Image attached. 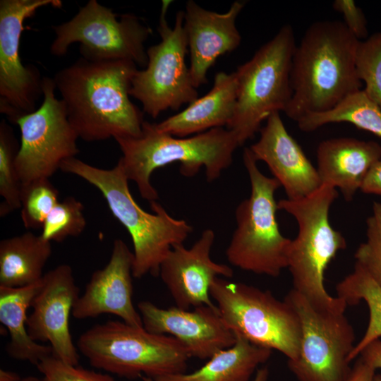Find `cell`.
Returning <instances> with one entry per match:
<instances>
[{"mask_svg":"<svg viewBox=\"0 0 381 381\" xmlns=\"http://www.w3.org/2000/svg\"><path fill=\"white\" fill-rule=\"evenodd\" d=\"M337 196L335 188L322 184L307 197L280 200L277 207L292 215L298 224V234L291 240L288 255L292 289L319 310L344 313L346 301L332 296L324 284L329 264L346 247L345 238L329 219L330 207Z\"/></svg>","mask_w":381,"mask_h":381,"instance_id":"obj_5","label":"cell"},{"mask_svg":"<svg viewBox=\"0 0 381 381\" xmlns=\"http://www.w3.org/2000/svg\"><path fill=\"white\" fill-rule=\"evenodd\" d=\"M210 296L232 332L251 344L277 350L288 361L297 358L301 337L299 318L284 299L268 290L217 277Z\"/></svg>","mask_w":381,"mask_h":381,"instance_id":"obj_9","label":"cell"},{"mask_svg":"<svg viewBox=\"0 0 381 381\" xmlns=\"http://www.w3.org/2000/svg\"><path fill=\"white\" fill-rule=\"evenodd\" d=\"M59 191L49 179H39L22 183L20 215L27 229H40L59 202Z\"/></svg>","mask_w":381,"mask_h":381,"instance_id":"obj_29","label":"cell"},{"mask_svg":"<svg viewBox=\"0 0 381 381\" xmlns=\"http://www.w3.org/2000/svg\"><path fill=\"white\" fill-rule=\"evenodd\" d=\"M381 160V145L373 140L341 137L322 140L317 148V171L322 185L339 188L351 201L371 168Z\"/></svg>","mask_w":381,"mask_h":381,"instance_id":"obj_21","label":"cell"},{"mask_svg":"<svg viewBox=\"0 0 381 381\" xmlns=\"http://www.w3.org/2000/svg\"><path fill=\"white\" fill-rule=\"evenodd\" d=\"M42 279L22 287L0 286V322L10 335L6 351L10 357L35 365L52 355V347L34 341L27 329V310L41 286Z\"/></svg>","mask_w":381,"mask_h":381,"instance_id":"obj_23","label":"cell"},{"mask_svg":"<svg viewBox=\"0 0 381 381\" xmlns=\"http://www.w3.org/2000/svg\"><path fill=\"white\" fill-rule=\"evenodd\" d=\"M171 2L162 1L157 28L161 40L146 50L147 66L136 71L130 90L131 97L138 99L143 111L153 119L166 110H177L198 98L186 62L188 50L184 12H177L174 25L171 28L167 13Z\"/></svg>","mask_w":381,"mask_h":381,"instance_id":"obj_10","label":"cell"},{"mask_svg":"<svg viewBox=\"0 0 381 381\" xmlns=\"http://www.w3.org/2000/svg\"><path fill=\"white\" fill-rule=\"evenodd\" d=\"M214 238V231L205 229L190 248L175 246L161 262L159 275L178 308L216 306L210 293L213 281L219 276L232 277L229 266L210 258Z\"/></svg>","mask_w":381,"mask_h":381,"instance_id":"obj_17","label":"cell"},{"mask_svg":"<svg viewBox=\"0 0 381 381\" xmlns=\"http://www.w3.org/2000/svg\"><path fill=\"white\" fill-rule=\"evenodd\" d=\"M246 4L245 1H236L226 12L219 13L205 9L192 0L187 1L183 28L190 75L196 88L207 83V73L218 57L240 45L241 36L236 21Z\"/></svg>","mask_w":381,"mask_h":381,"instance_id":"obj_19","label":"cell"},{"mask_svg":"<svg viewBox=\"0 0 381 381\" xmlns=\"http://www.w3.org/2000/svg\"><path fill=\"white\" fill-rule=\"evenodd\" d=\"M296 312L301 337L298 356L288 367L298 381H346L355 332L344 313L319 310L291 289L285 296Z\"/></svg>","mask_w":381,"mask_h":381,"instance_id":"obj_12","label":"cell"},{"mask_svg":"<svg viewBox=\"0 0 381 381\" xmlns=\"http://www.w3.org/2000/svg\"><path fill=\"white\" fill-rule=\"evenodd\" d=\"M355 67L363 91L381 109V31L358 42Z\"/></svg>","mask_w":381,"mask_h":381,"instance_id":"obj_31","label":"cell"},{"mask_svg":"<svg viewBox=\"0 0 381 381\" xmlns=\"http://www.w3.org/2000/svg\"><path fill=\"white\" fill-rule=\"evenodd\" d=\"M144 328L150 332L169 334L187 349L190 357L209 359L232 346L236 337L222 319L217 306L185 310L177 306L159 308L143 301L138 303Z\"/></svg>","mask_w":381,"mask_h":381,"instance_id":"obj_16","label":"cell"},{"mask_svg":"<svg viewBox=\"0 0 381 381\" xmlns=\"http://www.w3.org/2000/svg\"><path fill=\"white\" fill-rule=\"evenodd\" d=\"M360 358L375 370L381 369V339L368 344L360 353Z\"/></svg>","mask_w":381,"mask_h":381,"instance_id":"obj_37","label":"cell"},{"mask_svg":"<svg viewBox=\"0 0 381 381\" xmlns=\"http://www.w3.org/2000/svg\"><path fill=\"white\" fill-rule=\"evenodd\" d=\"M356 263L381 288V203L375 202L366 220V241L357 248Z\"/></svg>","mask_w":381,"mask_h":381,"instance_id":"obj_32","label":"cell"},{"mask_svg":"<svg viewBox=\"0 0 381 381\" xmlns=\"http://www.w3.org/2000/svg\"><path fill=\"white\" fill-rule=\"evenodd\" d=\"M346 381H381V374L366 364L362 359L356 362Z\"/></svg>","mask_w":381,"mask_h":381,"instance_id":"obj_35","label":"cell"},{"mask_svg":"<svg viewBox=\"0 0 381 381\" xmlns=\"http://www.w3.org/2000/svg\"><path fill=\"white\" fill-rule=\"evenodd\" d=\"M235 344L219 351L200 368L190 373L167 375L152 381H249L258 368L271 356L272 351L251 344L235 334Z\"/></svg>","mask_w":381,"mask_h":381,"instance_id":"obj_24","label":"cell"},{"mask_svg":"<svg viewBox=\"0 0 381 381\" xmlns=\"http://www.w3.org/2000/svg\"><path fill=\"white\" fill-rule=\"evenodd\" d=\"M236 100L235 72L221 71L215 75L213 86L205 95L189 104L183 111L153 126L158 132L179 138L227 127L234 115Z\"/></svg>","mask_w":381,"mask_h":381,"instance_id":"obj_22","label":"cell"},{"mask_svg":"<svg viewBox=\"0 0 381 381\" xmlns=\"http://www.w3.org/2000/svg\"><path fill=\"white\" fill-rule=\"evenodd\" d=\"M260 133L259 140L249 148L257 162L267 165L287 199L307 197L322 186L317 169L289 133L279 111L268 116Z\"/></svg>","mask_w":381,"mask_h":381,"instance_id":"obj_20","label":"cell"},{"mask_svg":"<svg viewBox=\"0 0 381 381\" xmlns=\"http://www.w3.org/2000/svg\"><path fill=\"white\" fill-rule=\"evenodd\" d=\"M20 381H43V380L35 376H28L22 378Z\"/></svg>","mask_w":381,"mask_h":381,"instance_id":"obj_40","label":"cell"},{"mask_svg":"<svg viewBox=\"0 0 381 381\" xmlns=\"http://www.w3.org/2000/svg\"><path fill=\"white\" fill-rule=\"evenodd\" d=\"M133 252L123 240L116 239L108 263L93 272L72 315L81 320L112 314L127 324L143 327L133 303Z\"/></svg>","mask_w":381,"mask_h":381,"instance_id":"obj_18","label":"cell"},{"mask_svg":"<svg viewBox=\"0 0 381 381\" xmlns=\"http://www.w3.org/2000/svg\"><path fill=\"white\" fill-rule=\"evenodd\" d=\"M61 8L60 0L0 1V112L11 122L36 110L42 94L37 68L25 66L20 58L24 21L43 6Z\"/></svg>","mask_w":381,"mask_h":381,"instance_id":"obj_14","label":"cell"},{"mask_svg":"<svg viewBox=\"0 0 381 381\" xmlns=\"http://www.w3.org/2000/svg\"><path fill=\"white\" fill-rule=\"evenodd\" d=\"M55 90L53 78H42V104L16 122L20 130V143L15 167L21 184L49 179L64 161L75 157L79 152L78 135Z\"/></svg>","mask_w":381,"mask_h":381,"instance_id":"obj_13","label":"cell"},{"mask_svg":"<svg viewBox=\"0 0 381 381\" xmlns=\"http://www.w3.org/2000/svg\"><path fill=\"white\" fill-rule=\"evenodd\" d=\"M122 152L119 161L128 181L137 185L143 198L157 201L159 195L150 179L153 171L180 162V172L190 177L205 168L206 179H217L233 160L239 147L234 133L228 128H214L189 138H179L158 132L153 123L144 121L139 137H116Z\"/></svg>","mask_w":381,"mask_h":381,"instance_id":"obj_3","label":"cell"},{"mask_svg":"<svg viewBox=\"0 0 381 381\" xmlns=\"http://www.w3.org/2000/svg\"><path fill=\"white\" fill-rule=\"evenodd\" d=\"M137 70L131 61L82 57L55 74L56 89L78 138L93 142L141 135L143 114L130 99Z\"/></svg>","mask_w":381,"mask_h":381,"instance_id":"obj_1","label":"cell"},{"mask_svg":"<svg viewBox=\"0 0 381 381\" xmlns=\"http://www.w3.org/2000/svg\"><path fill=\"white\" fill-rule=\"evenodd\" d=\"M22 378L15 372L1 370L0 381H20Z\"/></svg>","mask_w":381,"mask_h":381,"instance_id":"obj_38","label":"cell"},{"mask_svg":"<svg viewBox=\"0 0 381 381\" xmlns=\"http://www.w3.org/2000/svg\"><path fill=\"white\" fill-rule=\"evenodd\" d=\"M243 161L250 194L236 209V228L226 250V258L243 270L277 277L287 268L291 242L281 233L277 220L274 194L281 185L260 171L249 147L243 150Z\"/></svg>","mask_w":381,"mask_h":381,"instance_id":"obj_7","label":"cell"},{"mask_svg":"<svg viewBox=\"0 0 381 381\" xmlns=\"http://www.w3.org/2000/svg\"><path fill=\"white\" fill-rule=\"evenodd\" d=\"M268 370L266 368L258 370L257 374L252 381H267L268 377Z\"/></svg>","mask_w":381,"mask_h":381,"instance_id":"obj_39","label":"cell"},{"mask_svg":"<svg viewBox=\"0 0 381 381\" xmlns=\"http://www.w3.org/2000/svg\"><path fill=\"white\" fill-rule=\"evenodd\" d=\"M296 47L293 28L284 25L234 71L237 100L226 128L234 133L239 146L254 137L272 113L287 108L293 95L290 75Z\"/></svg>","mask_w":381,"mask_h":381,"instance_id":"obj_8","label":"cell"},{"mask_svg":"<svg viewBox=\"0 0 381 381\" xmlns=\"http://www.w3.org/2000/svg\"><path fill=\"white\" fill-rule=\"evenodd\" d=\"M77 347L92 366L127 379L184 373L190 358L173 337L122 320L92 326L80 336Z\"/></svg>","mask_w":381,"mask_h":381,"instance_id":"obj_6","label":"cell"},{"mask_svg":"<svg viewBox=\"0 0 381 381\" xmlns=\"http://www.w3.org/2000/svg\"><path fill=\"white\" fill-rule=\"evenodd\" d=\"M341 122L381 138V109L363 89L351 94L329 111L306 114L297 123L301 131L311 132L328 123Z\"/></svg>","mask_w":381,"mask_h":381,"instance_id":"obj_26","label":"cell"},{"mask_svg":"<svg viewBox=\"0 0 381 381\" xmlns=\"http://www.w3.org/2000/svg\"><path fill=\"white\" fill-rule=\"evenodd\" d=\"M361 190L366 194L381 196V160L371 168L363 183Z\"/></svg>","mask_w":381,"mask_h":381,"instance_id":"obj_36","label":"cell"},{"mask_svg":"<svg viewBox=\"0 0 381 381\" xmlns=\"http://www.w3.org/2000/svg\"><path fill=\"white\" fill-rule=\"evenodd\" d=\"M43 381H116L107 373H97L66 363L52 356L37 365Z\"/></svg>","mask_w":381,"mask_h":381,"instance_id":"obj_33","label":"cell"},{"mask_svg":"<svg viewBox=\"0 0 381 381\" xmlns=\"http://www.w3.org/2000/svg\"><path fill=\"white\" fill-rule=\"evenodd\" d=\"M19 146L12 128L2 120L0 123V195L3 198L1 217L20 208L21 182L15 167Z\"/></svg>","mask_w":381,"mask_h":381,"instance_id":"obj_28","label":"cell"},{"mask_svg":"<svg viewBox=\"0 0 381 381\" xmlns=\"http://www.w3.org/2000/svg\"><path fill=\"white\" fill-rule=\"evenodd\" d=\"M118 15L109 8L90 0L70 20L54 25L56 37L50 47L54 56L67 53L73 43L88 60H127L145 67L147 52L144 44L152 29L133 14Z\"/></svg>","mask_w":381,"mask_h":381,"instance_id":"obj_11","label":"cell"},{"mask_svg":"<svg viewBox=\"0 0 381 381\" xmlns=\"http://www.w3.org/2000/svg\"><path fill=\"white\" fill-rule=\"evenodd\" d=\"M358 40L338 20H319L306 30L291 61V99L285 114L297 122L322 113L361 90L355 67Z\"/></svg>","mask_w":381,"mask_h":381,"instance_id":"obj_2","label":"cell"},{"mask_svg":"<svg viewBox=\"0 0 381 381\" xmlns=\"http://www.w3.org/2000/svg\"><path fill=\"white\" fill-rule=\"evenodd\" d=\"M60 169L85 180L103 195L113 215L128 231L133 246V277L159 275L161 262L177 245L183 244L193 231L183 219L168 214L157 201L150 202L153 214L144 211L132 196L121 162L111 169L92 166L73 157Z\"/></svg>","mask_w":381,"mask_h":381,"instance_id":"obj_4","label":"cell"},{"mask_svg":"<svg viewBox=\"0 0 381 381\" xmlns=\"http://www.w3.org/2000/svg\"><path fill=\"white\" fill-rule=\"evenodd\" d=\"M336 291L337 296L344 300L348 306L364 301L369 309L367 329L350 355L351 361L368 344L381 339V288L359 265L355 263L353 270L337 284Z\"/></svg>","mask_w":381,"mask_h":381,"instance_id":"obj_27","label":"cell"},{"mask_svg":"<svg viewBox=\"0 0 381 381\" xmlns=\"http://www.w3.org/2000/svg\"><path fill=\"white\" fill-rule=\"evenodd\" d=\"M83 210L82 202L74 197L59 201L46 218L41 236L50 242L79 236L86 226Z\"/></svg>","mask_w":381,"mask_h":381,"instance_id":"obj_30","label":"cell"},{"mask_svg":"<svg viewBox=\"0 0 381 381\" xmlns=\"http://www.w3.org/2000/svg\"><path fill=\"white\" fill-rule=\"evenodd\" d=\"M333 9L341 13L343 23L349 31L359 41L368 37L367 20L361 8L352 0H336Z\"/></svg>","mask_w":381,"mask_h":381,"instance_id":"obj_34","label":"cell"},{"mask_svg":"<svg viewBox=\"0 0 381 381\" xmlns=\"http://www.w3.org/2000/svg\"><path fill=\"white\" fill-rule=\"evenodd\" d=\"M52 244L30 231L0 242V286L22 287L40 281Z\"/></svg>","mask_w":381,"mask_h":381,"instance_id":"obj_25","label":"cell"},{"mask_svg":"<svg viewBox=\"0 0 381 381\" xmlns=\"http://www.w3.org/2000/svg\"><path fill=\"white\" fill-rule=\"evenodd\" d=\"M79 296L71 267L58 265L44 274L27 320L28 332L34 341H48L52 356L73 365H78L80 356L69 329V317Z\"/></svg>","mask_w":381,"mask_h":381,"instance_id":"obj_15","label":"cell"}]
</instances>
